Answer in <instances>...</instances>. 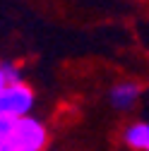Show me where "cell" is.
Wrapping results in <instances>:
<instances>
[{"instance_id":"cell-4","label":"cell","mask_w":149,"mask_h":151,"mask_svg":"<svg viewBox=\"0 0 149 151\" xmlns=\"http://www.w3.org/2000/svg\"><path fill=\"white\" fill-rule=\"evenodd\" d=\"M123 139L130 149L147 151L149 149V122H130L123 132Z\"/></svg>"},{"instance_id":"cell-7","label":"cell","mask_w":149,"mask_h":151,"mask_svg":"<svg viewBox=\"0 0 149 151\" xmlns=\"http://www.w3.org/2000/svg\"><path fill=\"white\" fill-rule=\"evenodd\" d=\"M0 151H22V149L17 146L12 139H7V142H0Z\"/></svg>"},{"instance_id":"cell-6","label":"cell","mask_w":149,"mask_h":151,"mask_svg":"<svg viewBox=\"0 0 149 151\" xmlns=\"http://www.w3.org/2000/svg\"><path fill=\"white\" fill-rule=\"evenodd\" d=\"M10 86V79H7V74H5V67L3 63H0V96H3V91Z\"/></svg>"},{"instance_id":"cell-1","label":"cell","mask_w":149,"mask_h":151,"mask_svg":"<svg viewBox=\"0 0 149 151\" xmlns=\"http://www.w3.org/2000/svg\"><path fill=\"white\" fill-rule=\"evenodd\" d=\"M12 142L22 151H43L48 146V127L31 115H24L17 120Z\"/></svg>"},{"instance_id":"cell-3","label":"cell","mask_w":149,"mask_h":151,"mask_svg":"<svg viewBox=\"0 0 149 151\" xmlns=\"http://www.w3.org/2000/svg\"><path fill=\"white\" fill-rule=\"evenodd\" d=\"M142 93V86L137 82H120L111 89V103H113L118 110H127L132 108Z\"/></svg>"},{"instance_id":"cell-5","label":"cell","mask_w":149,"mask_h":151,"mask_svg":"<svg viewBox=\"0 0 149 151\" xmlns=\"http://www.w3.org/2000/svg\"><path fill=\"white\" fill-rule=\"evenodd\" d=\"M17 120H20V118L10 115V113H0V142L12 139L14 127H17Z\"/></svg>"},{"instance_id":"cell-8","label":"cell","mask_w":149,"mask_h":151,"mask_svg":"<svg viewBox=\"0 0 149 151\" xmlns=\"http://www.w3.org/2000/svg\"><path fill=\"white\" fill-rule=\"evenodd\" d=\"M147 151H149V149H147Z\"/></svg>"},{"instance_id":"cell-2","label":"cell","mask_w":149,"mask_h":151,"mask_svg":"<svg viewBox=\"0 0 149 151\" xmlns=\"http://www.w3.org/2000/svg\"><path fill=\"white\" fill-rule=\"evenodd\" d=\"M34 89L22 79V82H14L10 84L5 91H3V96H0V113H10V115L14 118H24L31 113L34 108Z\"/></svg>"}]
</instances>
